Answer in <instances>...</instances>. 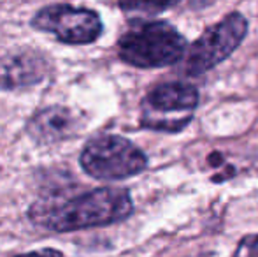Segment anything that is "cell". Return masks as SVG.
Segmentation results:
<instances>
[{"label":"cell","instance_id":"4","mask_svg":"<svg viewBox=\"0 0 258 257\" xmlns=\"http://www.w3.org/2000/svg\"><path fill=\"white\" fill-rule=\"evenodd\" d=\"M199 106V90L188 83H165L151 90L143 104V125L177 132L190 124Z\"/></svg>","mask_w":258,"mask_h":257},{"label":"cell","instance_id":"6","mask_svg":"<svg viewBox=\"0 0 258 257\" xmlns=\"http://www.w3.org/2000/svg\"><path fill=\"white\" fill-rule=\"evenodd\" d=\"M37 30L53 34L65 44H88L99 39L102 21L92 9L54 4L41 9L32 20Z\"/></svg>","mask_w":258,"mask_h":257},{"label":"cell","instance_id":"7","mask_svg":"<svg viewBox=\"0 0 258 257\" xmlns=\"http://www.w3.org/2000/svg\"><path fill=\"white\" fill-rule=\"evenodd\" d=\"M48 72V60L37 52H16L0 59V88L13 90L39 83Z\"/></svg>","mask_w":258,"mask_h":257},{"label":"cell","instance_id":"1","mask_svg":"<svg viewBox=\"0 0 258 257\" xmlns=\"http://www.w3.org/2000/svg\"><path fill=\"white\" fill-rule=\"evenodd\" d=\"M132 210L134 204L128 190L105 187L67 201L39 202L30 210V217L44 229L67 233L121 222L132 213Z\"/></svg>","mask_w":258,"mask_h":257},{"label":"cell","instance_id":"5","mask_svg":"<svg viewBox=\"0 0 258 257\" xmlns=\"http://www.w3.org/2000/svg\"><path fill=\"white\" fill-rule=\"evenodd\" d=\"M248 34V21L241 13H232L223 21L209 27L191 44L186 57L184 71L190 76H199L211 71L232 55Z\"/></svg>","mask_w":258,"mask_h":257},{"label":"cell","instance_id":"2","mask_svg":"<svg viewBox=\"0 0 258 257\" xmlns=\"http://www.w3.org/2000/svg\"><path fill=\"white\" fill-rule=\"evenodd\" d=\"M186 52V39L167 21H148L119 37V59L139 69H158L176 64Z\"/></svg>","mask_w":258,"mask_h":257},{"label":"cell","instance_id":"8","mask_svg":"<svg viewBox=\"0 0 258 257\" xmlns=\"http://www.w3.org/2000/svg\"><path fill=\"white\" fill-rule=\"evenodd\" d=\"M76 117L63 106H51L39 111L28 124V132L39 143H58L72 136Z\"/></svg>","mask_w":258,"mask_h":257},{"label":"cell","instance_id":"11","mask_svg":"<svg viewBox=\"0 0 258 257\" xmlns=\"http://www.w3.org/2000/svg\"><path fill=\"white\" fill-rule=\"evenodd\" d=\"M16 257H63V254L54 248H42V250H34V252H28V254H21Z\"/></svg>","mask_w":258,"mask_h":257},{"label":"cell","instance_id":"3","mask_svg":"<svg viewBox=\"0 0 258 257\" xmlns=\"http://www.w3.org/2000/svg\"><path fill=\"white\" fill-rule=\"evenodd\" d=\"M81 168L97 180H125L143 173L148 159L141 148L121 136H100L81 151Z\"/></svg>","mask_w":258,"mask_h":257},{"label":"cell","instance_id":"9","mask_svg":"<svg viewBox=\"0 0 258 257\" xmlns=\"http://www.w3.org/2000/svg\"><path fill=\"white\" fill-rule=\"evenodd\" d=\"M177 2L179 0H118L119 9L126 14H158Z\"/></svg>","mask_w":258,"mask_h":257},{"label":"cell","instance_id":"12","mask_svg":"<svg viewBox=\"0 0 258 257\" xmlns=\"http://www.w3.org/2000/svg\"><path fill=\"white\" fill-rule=\"evenodd\" d=\"M214 0H190V6L195 7V9H202L206 6H211Z\"/></svg>","mask_w":258,"mask_h":257},{"label":"cell","instance_id":"10","mask_svg":"<svg viewBox=\"0 0 258 257\" xmlns=\"http://www.w3.org/2000/svg\"><path fill=\"white\" fill-rule=\"evenodd\" d=\"M234 257H258V234L242 238Z\"/></svg>","mask_w":258,"mask_h":257}]
</instances>
